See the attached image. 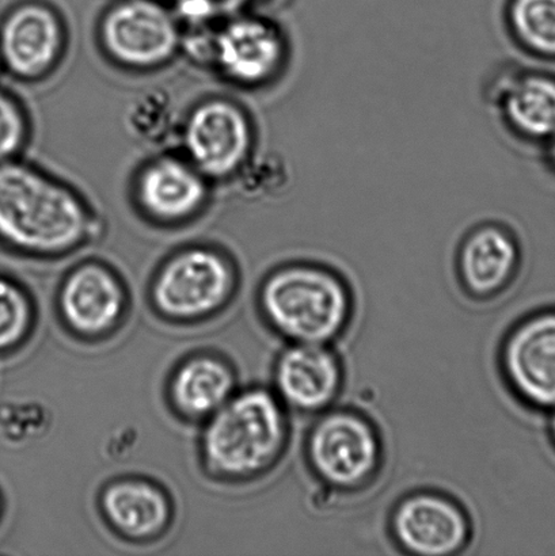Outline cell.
<instances>
[{
    "instance_id": "17",
    "label": "cell",
    "mask_w": 555,
    "mask_h": 556,
    "mask_svg": "<svg viewBox=\"0 0 555 556\" xmlns=\"http://www.w3.org/2000/svg\"><path fill=\"white\" fill-rule=\"evenodd\" d=\"M520 268V249L514 233L499 223H483L462 239L456 276L467 296L488 302L507 291Z\"/></svg>"
},
{
    "instance_id": "24",
    "label": "cell",
    "mask_w": 555,
    "mask_h": 556,
    "mask_svg": "<svg viewBox=\"0 0 555 556\" xmlns=\"http://www.w3.org/2000/svg\"><path fill=\"white\" fill-rule=\"evenodd\" d=\"M548 140V154H551L552 161L555 163V134L551 136Z\"/></svg>"
},
{
    "instance_id": "10",
    "label": "cell",
    "mask_w": 555,
    "mask_h": 556,
    "mask_svg": "<svg viewBox=\"0 0 555 556\" xmlns=\"http://www.w3.org/2000/svg\"><path fill=\"white\" fill-rule=\"evenodd\" d=\"M98 519L118 542L134 547L154 546L171 535L177 503L157 479L139 472L106 479L96 493Z\"/></svg>"
},
{
    "instance_id": "4",
    "label": "cell",
    "mask_w": 555,
    "mask_h": 556,
    "mask_svg": "<svg viewBox=\"0 0 555 556\" xmlns=\"http://www.w3.org/2000/svg\"><path fill=\"white\" fill-rule=\"evenodd\" d=\"M242 289L238 261L226 249L190 243L155 266L146 286V305L157 321L176 329L211 324L236 304Z\"/></svg>"
},
{
    "instance_id": "20",
    "label": "cell",
    "mask_w": 555,
    "mask_h": 556,
    "mask_svg": "<svg viewBox=\"0 0 555 556\" xmlns=\"http://www.w3.org/2000/svg\"><path fill=\"white\" fill-rule=\"evenodd\" d=\"M505 20L520 47L541 56H555V0H510Z\"/></svg>"
},
{
    "instance_id": "9",
    "label": "cell",
    "mask_w": 555,
    "mask_h": 556,
    "mask_svg": "<svg viewBox=\"0 0 555 556\" xmlns=\"http://www.w3.org/2000/svg\"><path fill=\"white\" fill-rule=\"evenodd\" d=\"M291 53L279 22L250 10L231 11L217 27L211 70L241 89H265L285 75Z\"/></svg>"
},
{
    "instance_id": "16",
    "label": "cell",
    "mask_w": 555,
    "mask_h": 556,
    "mask_svg": "<svg viewBox=\"0 0 555 556\" xmlns=\"http://www.w3.org/2000/svg\"><path fill=\"white\" fill-rule=\"evenodd\" d=\"M67 29L56 10L40 2L11 11L0 29V59L16 78L46 79L62 62Z\"/></svg>"
},
{
    "instance_id": "26",
    "label": "cell",
    "mask_w": 555,
    "mask_h": 556,
    "mask_svg": "<svg viewBox=\"0 0 555 556\" xmlns=\"http://www.w3.org/2000/svg\"><path fill=\"white\" fill-rule=\"evenodd\" d=\"M3 514H4V500H3V494L0 493V520H2Z\"/></svg>"
},
{
    "instance_id": "25",
    "label": "cell",
    "mask_w": 555,
    "mask_h": 556,
    "mask_svg": "<svg viewBox=\"0 0 555 556\" xmlns=\"http://www.w3.org/2000/svg\"><path fill=\"white\" fill-rule=\"evenodd\" d=\"M552 413L553 417L551 419V425H548V433H551V438L555 446V410H553Z\"/></svg>"
},
{
    "instance_id": "18",
    "label": "cell",
    "mask_w": 555,
    "mask_h": 556,
    "mask_svg": "<svg viewBox=\"0 0 555 556\" xmlns=\"http://www.w3.org/2000/svg\"><path fill=\"white\" fill-rule=\"evenodd\" d=\"M488 98L500 119L520 138L545 140L555 134V80L534 73L500 71Z\"/></svg>"
},
{
    "instance_id": "27",
    "label": "cell",
    "mask_w": 555,
    "mask_h": 556,
    "mask_svg": "<svg viewBox=\"0 0 555 556\" xmlns=\"http://www.w3.org/2000/svg\"><path fill=\"white\" fill-rule=\"evenodd\" d=\"M163 2H176V0H163Z\"/></svg>"
},
{
    "instance_id": "23",
    "label": "cell",
    "mask_w": 555,
    "mask_h": 556,
    "mask_svg": "<svg viewBox=\"0 0 555 556\" xmlns=\"http://www.w3.org/2000/svg\"><path fill=\"white\" fill-rule=\"evenodd\" d=\"M261 0H222V3L225 4L227 11H239V10H250L254 4L260 3Z\"/></svg>"
},
{
    "instance_id": "11",
    "label": "cell",
    "mask_w": 555,
    "mask_h": 556,
    "mask_svg": "<svg viewBox=\"0 0 555 556\" xmlns=\"http://www.w3.org/2000/svg\"><path fill=\"white\" fill-rule=\"evenodd\" d=\"M211 187L212 182L177 150H162L136 172L133 200L151 225L181 227L203 214L210 203Z\"/></svg>"
},
{
    "instance_id": "21",
    "label": "cell",
    "mask_w": 555,
    "mask_h": 556,
    "mask_svg": "<svg viewBox=\"0 0 555 556\" xmlns=\"http://www.w3.org/2000/svg\"><path fill=\"white\" fill-rule=\"evenodd\" d=\"M179 122L171 98L165 92L151 91L136 98L128 112L130 132L144 144L163 147L176 141Z\"/></svg>"
},
{
    "instance_id": "7",
    "label": "cell",
    "mask_w": 555,
    "mask_h": 556,
    "mask_svg": "<svg viewBox=\"0 0 555 556\" xmlns=\"http://www.w3.org/2000/svg\"><path fill=\"white\" fill-rule=\"evenodd\" d=\"M177 151L212 184L236 179L255 155L257 132L247 108L231 98H203L179 122Z\"/></svg>"
},
{
    "instance_id": "19",
    "label": "cell",
    "mask_w": 555,
    "mask_h": 556,
    "mask_svg": "<svg viewBox=\"0 0 555 556\" xmlns=\"http://www.w3.org/2000/svg\"><path fill=\"white\" fill-rule=\"evenodd\" d=\"M40 325L38 302L24 282L0 275V357L24 351Z\"/></svg>"
},
{
    "instance_id": "2",
    "label": "cell",
    "mask_w": 555,
    "mask_h": 556,
    "mask_svg": "<svg viewBox=\"0 0 555 556\" xmlns=\"http://www.w3.org/2000/svg\"><path fill=\"white\" fill-rule=\"evenodd\" d=\"M195 460L215 486L247 488L274 473L292 439L291 413L270 387H239L230 401L198 428Z\"/></svg>"
},
{
    "instance_id": "5",
    "label": "cell",
    "mask_w": 555,
    "mask_h": 556,
    "mask_svg": "<svg viewBox=\"0 0 555 556\" xmlns=\"http://www.w3.org/2000/svg\"><path fill=\"white\" fill-rule=\"evenodd\" d=\"M303 452L315 481L340 495L358 494L371 488L384 462L378 425L353 407L333 406L315 416Z\"/></svg>"
},
{
    "instance_id": "13",
    "label": "cell",
    "mask_w": 555,
    "mask_h": 556,
    "mask_svg": "<svg viewBox=\"0 0 555 556\" xmlns=\"http://www.w3.org/2000/svg\"><path fill=\"white\" fill-rule=\"evenodd\" d=\"M499 369L525 406L555 410V309L516 321L500 343Z\"/></svg>"
},
{
    "instance_id": "15",
    "label": "cell",
    "mask_w": 555,
    "mask_h": 556,
    "mask_svg": "<svg viewBox=\"0 0 555 556\" xmlns=\"http://www.w3.org/2000/svg\"><path fill=\"white\" fill-rule=\"evenodd\" d=\"M345 379L333 345L286 343L275 358L270 389L291 414L315 417L336 406Z\"/></svg>"
},
{
    "instance_id": "14",
    "label": "cell",
    "mask_w": 555,
    "mask_h": 556,
    "mask_svg": "<svg viewBox=\"0 0 555 556\" xmlns=\"http://www.w3.org/2000/svg\"><path fill=\"white\" fill-rule=\"evenodd\" d=\"M241 387L234 359L214 348L182 354L167 370L162 400L166 412L184 427L199 428L225 406Z\"/></svg>"
},
{
    "instance_id": "12",
    "label": "cell",
    "mask_w": 555,
    "mask_h": 556,
    "mask_svg": "<svg viewBox=\"0 0 555 556\" xmlns=\"http://www.w3.org/2000/svg\"><path fill=\"white\" fill-rule=\"evenodd\" d=\"M388 530L402 553L453 556L470 546L472 521L465 506L451 495L437 490H416L395 503Z\"/></svg>"
},
{
    "instance_id": "1",
    "label": "cell",
    "mask_w": 555,
    "mask_h": 556,
    "mask_svg": "<svg viewBox=\"0 0 555 556\" xmlns=\"http://www.w3.org/2000/svg\"><path fill=\"white\" fill-rule=\"evenodd\" d=\"M94 208L71 185L20 161L0 163V242L22 258L54 263L101 238Z\"/></svg>"
},
{
    "instance_id": "22",
    "label": "cell",
    "mask_w": 555,
    "mask_h": 556,
    "mask_svg": "<svg viewBox=\"0 0 555 556\" xmlns=\"http://www.w3.org/2000/svg\"><path fill=\"white\" fill-rule=\"evenodd\" d=\"M30 127L24 109L0 91V163L14 161L25 149Z\"/></svg>"
},
{
    "instance_id": "3",
    "label": "cell",
    "mask_w": 555,
    "mask_h": 556,
    "mask_svg": "<svg viewBox=\"0 0 555 556\" xmlns=\"http://www.w3.org/2000/svg\"><path fill=\"white\" fill-rule=\"evenodd\" d=\"M254 305L265 329L286 343L335 345L355 315L346 278L314 261L275 266L261 278Z\"/></svg>"
},
{
    "instance_id": "28",
    "label": "cell",
    "mask_w": 555,
    "mask_h": 556,
    "mask_svg": "<svg viewBox=\"0 0 555 556\" xmlns=\"http://www.w3.org/2000/svg\"><path fill=\"white\" fill-rule=\"evenodd\" d=\"M0 63H2V59H0Z\"/></svg>"
},
{
    "instance_id": "6",
    "label": "cell",
    "mask_w": 555,
    "mask_h": 556,
    "mask_svg": "<svg viewBox=\"0 0 555 556\" xmlns=\"http://www.w3.org/2000/svg\"><path fill=\"white\" fill-rule=\"evenodd\" d=\"M53 315L64 336L81 346H102L122 334L134 309L133 291L108 261L85 258L59 278Z\"/></svg>"
},
{
    "instance_id": "8",
    "label": "cell",
    "mask_w": 555,
    "mask_h": 556,
    "mask_svg": "<svg viewBox=\"0 0 555 556\" xmlns=\"http://www.w3.org/2000/svg\"><path fill=\"white\" fill-rule=\"evenodd\" d=\"M98 43L114 65L152 73L179 56L181 29L163 0H118L98 22Z\"/></svg>"
}]
</instances>
